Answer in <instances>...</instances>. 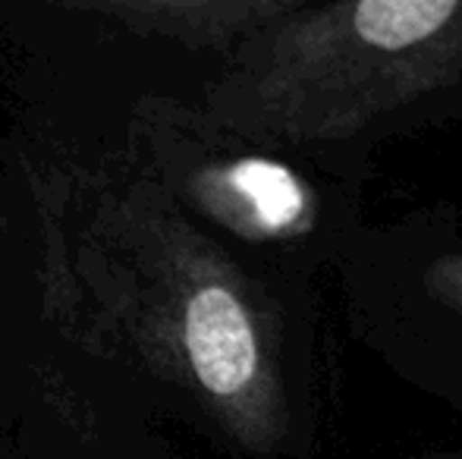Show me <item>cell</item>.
<instances>
[{
	"instance_id": "6da1fadb",
	"label": "cell",
	"mask_w": 462,
	"mask_h": 459,
	"mask_svg": "<svg viewBox=\"0 0 462 459\" xmlns=\"http://www.w3.org/2000/svg\"><path fill=\"white\" fill-rule=\"evenodd\" d=\"M226 98L236 129L365 183L377 145L462 116V0L286 4Z\"/></svg>"
},
{
	"instance_id": "7a4b0ae2",
	"label": "cell",
	"mask_w": 462,
	"mask_h": 459,
	"mask_svg": "<svg viewBox=\"0 0 462 459\" xmlns=\"http://www.w3.org/2000/svg\"><path fill=\"white\" fill-rule=\"evenodd\" d=\"M337 271L356 337L462 412V215L365 224Z\"/></svg>"
}]
</instances>
